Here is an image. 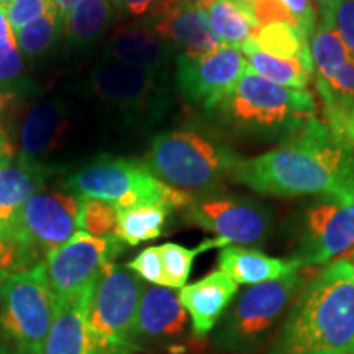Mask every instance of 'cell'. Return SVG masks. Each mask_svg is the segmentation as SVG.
I'll use <instances>...</instances> for the list:
<instances>
[{"label": "cell", "instance_id": "6da1fadb", "mask_svg": "<svg viewBox=\"0 0 354 354\" xmlns=\"http://www.w3.org/2000/svg\"><path fill=\"white\" fill-rule=\"evenodd\" d=\"M232 180L271 197L354 201V151L317 117L271 151L241 158Z\"/></svg>", "mask_w": 354, "mask_h": 354}, {"label": "cell", "instance_id": "7a4b0ae2", "mask_svg": "<svg viewBox=\"0 0 354 354\" xmlns=\"http://www.w3.org/2000/svg\"><path fill=\"white\" fill-rule=\"evenodd\" d=\"M268 354H354V263L305 276Z\"/></svg>", "mask_w": 354, "mask_h": 354}, {"label": "cell", "instance_id": "3957f363", "mask_svg": "<svg viewBox=\"0 0 354 354\" xmlns=\"http://www.w3.org/2000/svg\"><path fill=\"white\" fill-rule=\"evenodd\" d=\"M209 113L236 135L281 145L315 120L317 102L310 91L277 86L248 66Z\"/></svg>", "mask_w": 354, "mask_h": 354}, {"label": "cell", "instance_id": "277c9868", "mask_svg": "<svg viewBox=\"0 0 354 354\" xmlns=\"http://www.w3.org/2000/svg\"><path fill=\"white\" fill-rule=\"evenodd\" d=\"M240 159L227 145L187 128L159 133L146 165L162 183L192 196V192H210L232 179Z\"/></svg>", "mask_w": 354, "mask_h": 354}, {"label": "cell", "instance_id": "5b68a950", "mask_svg": "<svg viewBox=\"0 0 354 354\" xmlns=\"http://www.w3.org/2000/svg\"><path fill=\"white\" fill-rule=\"evenodd\" d=\"M74 196L107 202L117 210L141 205L187 209L194 197L158 179L146 162L104 156L66 179Z\"/></svg>", "mask_w": 354, "mask_h": 354}, {"label": "cell", "instance_id": "8992f818", "mask_svg": "<svg viewBox=\"0 0 354 354\" xmlns=\"http://www.w3.org/2000/svg\"><path fill=\"white\" fill-rule=\"evenodd\" d=\"M59 300L43 263L0 282V330L19 354H41Z\"/></svg>", "mask_w": 354, "mask_h": 354}, {"label": "cell", "instance_id": "52a82bcc", "mask_svg": "<svg viewBox=\"0 0 354 354\" xmlns=\"http://www.w3.org/2000/svg\"><path fill=\"white\" fill-rule=\"evenodd\" d=\"M141 292L143 284L130 269L113 261L104 264L95 281L87 315L94 354L130 351Z\"/></svg>", "mask_w": 354, "mask_h": 354}, {"label": "cell", "instance_id": "ba28073f", "mask_svg": "<svg viewBox=\"0 0 354 354\" xmlns=\"http://www.w3.org/2000/svg\"><path fill=\"white\" fill-rule=\"evenodd\" d=\"M305 274L294 271L276 281L248 287L221 322L216 342L233 353H250L263 342L304 284Z\"/></svg>", "mask_w": 354, "mask_h": 354}, {"label": "cell", "instance_id": "9c48e42d", "mask_svg": "<svg viewBox=\"0 0 354 354\" xmlns=\"http://www.w3.org/2000/svg\"><path fill=\"white\" fill-rule=\"evenodd\" d=\"M292 259L302 268H323L338 259L354 263V201L323 198L308 207Z\"/></svg>", "mask_w": 354, "mask_h": 354}, {"label": "cell", "instance_id": "30bf717a", "mask_svg": "<svg viewBox=\"0 0 354 354\" xmlns=\"http://www.w3.org/2000/svg\"><path fill=\"white\" fill-rule=\"evenodd\" d=\"M81 197L64 192H38L21 207L12 228L35 261L68 243L79 232Z\"/></svg>", "mask_w": 354, "mask_h": 354}, {"label": "cell", "instance_id": "8fae6325", "mask_svg": "<svg viewBox=\"0 0 354 354\" xmlns=\"http://www.w3.org/2000/svg\"><path fill=\"white\" fill-rule=\"evenodd\" d=\"M122 241L77 232L68 243L44 258L46 277L57 300L74 297L94 286L105 263L113 261Z\"/></svg>", "mask_w": 354, "mask_h": 354}, {"label": "cell", "instance_id": "7c38bea8", "mask_svg": "<svg viewBox=\"0 0 354 354\" xmlns=\"http://www.w3.org/2000/svg\"><path fill=\"white\" fill-rule=\"evenodd\" d=\"M246 68L241 51L227 44L202 55L179 53L176 56V86L185 100L209 112L240 81Z\"/></svg>", "mask_w": 354, "mask_h": 354}, {"label": "cell", "instance_id": "4fadbf2b", "mask_svg": "<svg viewBox=\"0 0 354 354\" xmlns=\"http://www.w3.org/2000/svg\"><path fill=\"white\" fill-rule=\"evenodd\" d=\"M187 220L212 232L228 245H259L272 227V216L266 207L248 198L209 197L192 201Z\"/></svg>", "mask_w": 354, "mask_h": 354}, {"label": "cell", "instance_id": "5bb4252c", "mask_svg": "<svg viewBox=\"0 0 354 354\" xmlns=\"http://www.w3.org/2000/svg\"><path fill=\"white\" fill-rule=\"evenodd\" d=\"M91 88L102 102L130 115H156L166 104L162 74L110 59L92 71Z\"/></svg>", "mask_w": 354, "mask_h": 354}, {"label": "cell", "instance_id": "9a60e30c", "mask_svg": "<svg viewBox=\"0 0 354 354\" xmlns=\"http://www.w3.org/2000/svg\"><path fill=\"white\" fill-rule=\"evenodd\" d=\"M141 24L166 41L174 51L184 55H202L220 46L212 32L209 19L198 0H167Z\"/></svg>", "mask_w": 354, "mask_h": 354}, {"label": "cell", "instance_id": "2e32d148", "mask_svg": "<svg viewBox=\"0 0 354 354\" xmlns=\"http://www.w3.org/2000/svg\"><path fill=\"white\" fill-rule=\"evenodd\" d=\"M172 55L174 50L169 44L141 21L118 26L105 44L107 59L156 74H165Z\"/></svg>", "mask_w": 354, "mask_h": 354}, {"label": "cell", "instance_id": "e0dca14e", "mask_svg": "<svg viewBox=\"0 0 354 354\" xmlns=\"http://www.w3.org/2000/svg\"><path fill=\"white\" fill-rule=\"evenodd\" d=\"M238 292V284L221 271H214L194 284L179 289V302L192 320L194 333L205 336Z\"/></svg>", "mask_w": 354, "mask_h": 354}, {"label": "cell", "instance_id": "ac0fdd59", "mask_svg": "<svg viewBox=\"0 0 354 354\" xmlns=\"http://www.w3.org/2000/svg\"><path fill=\"white\" fill-rule=\"evenodd\" d=\"M69 120L59 102H41L28 109L19 131V156L37 161L64 145Z\"/></svg>", "mask_w": 354, "mask_h": 354}, {"label": "cell", "instance_id": "d6986e66", "mask_svg": "<svg viewBox=\"0 0 354 354\" xmlns=\"http://www.w3.org/2000/svg\"><path fill=\"white\" fill-rule=\"evenodd\" d=\"M94 286L74 297L59 300L55 323L48 333L41 354H94L87 325Z\"/></svg>", "mask_w": 354, "mask_h": 354}, {"label": "cell", "instance_id": "ffe728a7", "mask_svg": "<svg viewBox=\"0 0 354 354\" xmlns=\"http://www.w3.org/2000/svg\"><path fill=\"white\" fill-rule=\"evenodd\" d=\"M50 174L48 167L19 154L0 158V223L12 227L21 207L43 189Z\"/></svg>", "mask_w": 354, "mask_h": 354}, {"label": "cell", "instance_id": "44dd1931", "mask_svg": "<svg viewBox=\"0 0 354 354\" xmlns=\"http://www.w3.org/2000/svg\"><path fill=\"white\" fill-rule=\"evenodd\" d=\"M187 312L179 302V295L169 287L143 286L136 313L133 336L169 338L177 336L187 325Z\"/></svg>", "mask_w": 354, "mask_h": 354}, {"label": "cell", "instance_id": "7402d4cb", "mask_svg": "<svg viewBox=\"0 0 354 354\" xmlns=\"http://www.w3.org/2000/svg\"><path fill=\"white\" fill-rule=\"evenodd\" d=\"M300 268L302 264L299 261L272 258L253 248L230 245L221 248L218 254V271L227 274L236 284H263L299 271Z\"/></svg>", "mask_w": 354, "mask_h": 354}, {"label": "cell", "instance_id": "603a6c76", "mask_svg": "<svg viewBox=\"0 0 354 354\" xmlns=\"http://www.w3.org/2000/svg\"><path fill=\"white\" fill-rule=\"evenodd\" d=\"M351 55L349 48L336 28L333 15L326 3L320 6V19L315 32L310 37V56H312L315 81H328L338 73Z\"/></svg>", "mask_w": 354, "mask_h": 354}, {"label": "cell", "instance_id": "cb8c5ba5", "mask_svg": "<svg viewBox=\"0 0 354 354\" xmlns=\"http://www.w3.org/2000/svg\"><path fill=\"white\" fill-rule=\"evenodd\" d=\"M259 51L281 59H297L313 74L310 38L299 26L287 24L259 25L250 38Z\"/></svg>", "mask_w": 354, "mask_h": 354}, {"label": "cell", "instance_id": "d4e9b609", "mask_svg": "<svg viewBox=\"0 0 354 354\" xmlns=\"http://www.w3.org/2000/svg\"><path fill=\"white\" fill-rule=\"evenodd\" d=\"M198 3L209 19L212 32L221 44L240 50L258 28L254 17L230 0H205Z\"/></svg>", "mask_w": 354, "mask_h": 354}, {"label": "cell", "instance_id": "484cf974", "mask_svg": "<svg viewBox=\"0 0 354 354\" xmlns=\"http://www.w3.org/2000/svg\"><path fill=\"white\" fill-rule=\"evenodd\" d=\"M240 51L245 56L248 66L261 77L282 87L308 91L312 73H308L305 66L299 63L297 59H281V57L266 55L254 46L251 39H248L243 44Z\"/></svg>", "mask_w": 354, "mask_h": 354}, {"label": "cell", "instance_id": "4316f807", "mask_svg": "<svg viewBox=\"0 0 354 354\" xmlns=\"http://www.w3.org/2000/svg\"><path fill=\"white\" fill-rule=\"evenodd\" d=\"M171 209L166 205H141L118 210L115 236L130 246L156 240L162 234Z\"/></svg>", "mask_w": 354, "mask_h": 354}, {"label": "cell", "instance_id": "83f0119b", "mask_svg": "<svg viewBox=\"0 0 354 354\" xmlns=\"http://www.w3.org/2000/svg\"><path fill=\"white\" fill-rule=\"evenodd\" d=\"M112 20L113 3L110 0H81L64 19V35L71 43H91Z\"/></svg>", "mask_w": 354, "mask_h": 354}, {"label": "cell", "instance_id": "f1b7e54d", "mask_svg": "<svg viewBox=\"0 0 354 354\" xmlns=\"http://www.w3.org/2000/svg\"><path fill=\"white\" fill-rule=\"evenodd\" d=\"M61 35H64V17L53 6L38 20L17 30L15 38L24 55L37 57L50 51Z\"/></svg>", "mask_w": 354, "mask_h": 354}, {"label": "cell", "instance_id": "f546056e", "mask_svg": "<svg viewBox=\"0 0 354 354\" xmlns=\"http://www.w3.org/2000/svg\"><path fill=\"white\" fill-rule=\"evenodd\" d=\"M24 86L25 59L7 19V8L0 7V94H12Z\"/></svg>", "mask_w": 354, "mask_h": 354}, {"label": "cell", "instance_id": "4dcf8cb0", "mask_svg": "<svg viewBox=\"0 0 354 354\" xmlns=\"http://www.w3.org/2000/svg\"><path fill=\"white\" fill-rule=\"evenodd\" d=\"M212 248H221L218 238L214 240H205L201 243L197 248H185L177 245V243H165L159 246V253H161L162 268L167 279V287L169 289H183L187 284L190 271H192V263L203 251L212 250Z\"/></svg>", "mask_w": 354, "mask_h": 354}, {"label": "cell", "instance_id": "1f68e13d", "mask_svg": "<svg viewBox=\"0 0 354 354\" xmlns=\"http://www.w3.org/2000/svg\"><path fill=\"white\" fill-rule=\"evenodd\" d=\"M118 210L107 202L81 197L79 232L97 238H112L117 232Z\"/></svg>", "mask_w": 354, "mask_h": 354}, {"label": "cell", "instance_id": "d6a6232c", "mask_svg": "<svg viewBox=\"0 0 354 354\" xmlns=\"http://www.w3.org/2000/svg\"><path fill=\"white\" fill-rule=\"evenodd\" d=\"M323 104L354 105V53L328 81H315Z\"/></svg>", "mask_w": 354, "mask_h": 354}, {"label": "cell", "instance_id": "836d02e7", "mask_svg": "<svg viewBox=\"0 0 354 354\" xmlns=\"http://www.w3.org/2000/svg\"><path fill=\"white\" fill-rule=\"evenodd\" d=\"M32 263L13 228L0 223V282L12 274L32 268Z\"/></svg>", "mask_w": 354, "mask_h": 354}, {"label": "cell", "instance_id": "e575fe53", "mask_svg": "<svg viewBox=\"0 0 354 354\" xmlns=\"http://www.w3.org/2000/svg\"><path fill=\"white\" fill-rule=\"evenodd\" d=\"M323 113L331 133L354 151V105L323 104Z\"/></svg>", "mask_w": 354, "mask_h": 354}, {"label": "cell", "instance_id": "d590c367", "mask_svg": "<svg viewBox=\"0 0 354 354\" xmlns=\"http://www.w3.org/2000/svg\"><path fill=\"white\" fill-rule=\"evenodd\" d=\"M127 268L138 274L141 279L148 281L149 284L167 287V279L165 274V268H162L159 246L146 248L135 259L127 264Z\"/></svg>", "mask_w": 354, "mask_h": 354}, {"label": "cell", "instance_id": "8d00e7d4", "mask_svg": "<svg viewBox=\"0 0 354 354\" xmlns=\"http://www.w3.org/2000/svg\"><path fill=\"white\" fill-rule=\"evenodd\" d=\"M53 6H55L53 0H13L7 7V19L17 32L43 17Z\"/></svg>", "mask_w": 354, "mask_h": 354}, {"label": "cell", "instance_id": "74e56055", "mask_svg": "<svg viewBox=\"0 0 354 354\" xmlns=\"http://www.w3.org/2000/svg\"><path fill=\"white\" fill-rule=\"evenodd\" d=\"M339 35L354 53V0H325Z\"/></svg>", "mask_w": 354, "mask_h": 354}, {"label": "cell", "instance_id": "f35d334b", "mask_svg": "<svg viewBox=\"0 0 354 354\" xmlns=\"http://www.w3.org/2000/svg\"><path fill=\"white\" fill-rule=\"evenodd\" d=\"M253 17L258 26L268 24H287L299 26L292 13L279 0H254Z\"/></svg>", "mask_w": 354, "mask_h": 354}, {"label": "cell", "instance_id": "ab89813d", "mask_svg": "<svg viewBox=\"0 0 354 354\" xmlns=\"http://www.w3.org/2000/svg\"><path fill=\"white\" fill-rule=\"evenodd\" d=\"M287 10L292 13L299 28L310 38L315 32L317 26V10L313 7L312 0H279Z\"/></svg>", "mask_w": 354, "mask_h": 354}, {"label": "cell", "instance_id": "60d3db41", "mask_svg": "<svg viewBox=\"0 0 354 354\" xmlns=\"http://www.w3.org/2000/svg\"><path fill=\"white\" fill-rule=\"evenodd\" d=\"M113 3V7L117 8L118 12L125 13L128 17H135V19H140V17L149 15L153 10H156L159 6L167 2V0H110Z\"/></svg>", "mask_w": 354, "mask_h": 354}, {"label": "cell", "instance_id": "b9f144b4", "mask_svg": "<svg viewBox=\"0 0 354 354\" xmlns=\"http://www.w3.org/2000/svg\"><path fill=\"white\" fill-rule=\"evenodd\" d=\"M12 99V94H0V112H2L3 109H6V105L8 104V100ZM13 153V148L10 145V140H8L6 130H3V127L0 125V158L2 156H12Z\"/></svg>", "mask_w": 354, "mask_h": 354}, {"label": "cell", "instance_id": "7bdbcfd3", "mask_svg": "<svg viewBox=\"0 0 354 354\" xmlns=\"http://www.w3.org/2000/svg\"><path fill=\"white\" fill-rule=\"evenodd\" d=\"M53 2H55V6L57 7V10H59L61 15L66 19V17H68V13L73 10L74 7H76L81 0H53Z\"/></svg>", "mask_w": 354, "mask_h": 354}, {"label": "cell", "instance_id": "ee69618b", "mask_svg": "<svg viewBox=\"0 0 354 354\" xmlns=\"http://www.w3.org/2000/svg\"><path fill=\"white\" fill-rule=\"evenodd\" d=\"M230 2L234 3V6H238L243 10L250 13V15H253V3L254 0H230Z\"/></svg>", "mask_w": 354, "mask_h": 354}, {"label": "cell", "instance_id": "f6af8a7d", "mask_svg": "<svg viewBox=\"0 0 354 354\" xmlns=\"http://www.w3.org/2000/svg\"><path fill=\"white\" fill-rule=\"evenodd\" d=\"M12 2H13V0H0V7H6L7 8Z\"/></svg>", "mask_w": 354, "mask_h": 354}, {"label": "cell", "instance_id": "bcb514c9", "mask_svg": "<svg viewBox=\"0 0 354 354\" xmlns=\"http://www.w3.org/2000/svg\"><path fill=\"white\" fill-rule=\"evenodd\" d=\"M318 3H320V6H323V3H325V0H317Z\"/></svg>", "mask_w": 354, "mask_h": 354}, {"label": "cell", "instance_id": "7dc6e473", "mask_svg": "<svg viewBox=\"0 0 354 354\" xmlns=\"http://www.w3.org/2000/svg\"><path fill=\"white\" fill-rule=\"evenodd\" d=\"M0 354H7L6 351H3V349H0Z\"/></svg>", "mask_w": 354, "mask_h": 354}, {"label": "cell", "instance_id": "c3c4849f", "mask_svg": "<svg viewBox=\"0 0 354 354\" xmlns=\"http://www.w3.org/2000/svg\"><path fill=\"white\" fill-rule=\"evenodd\" d=\"M198 2H205V0H198Z\"/></svg>", "mask_w": 354, "mask_h": 354}]
</instances>
